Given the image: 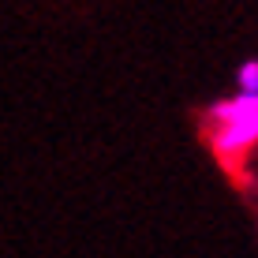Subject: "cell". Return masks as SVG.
<instances>
[{"instance_id":"2","label":"cell","mask_w":258,"mask_h":258,"mask_svg":"<svg viewBox=\"0 0 258 258\" xmlns=\"http://www.w3.org/2000/svg\"><path fill=\"white\" fill-rule=\"evenodd\" d=\"M236 90H251V94H258V60L251 56V60H243V64L236 68Z\"/></svg>"},{"instance_id":"1","label":"cell","mask_w":258,"mask_h":258,"mask_svg":"<svg viewBox=\"0 0 258 258\" xmlns=\"http://www.w3.org/2000/svg\"><path fill=\"white\" fill-rule=\"evenodd\" d=\"M202 135L221 168L243 172L247 161L258 154V94L232 90L217 97L202 116Z\"/></svg>"}]
</instances>
